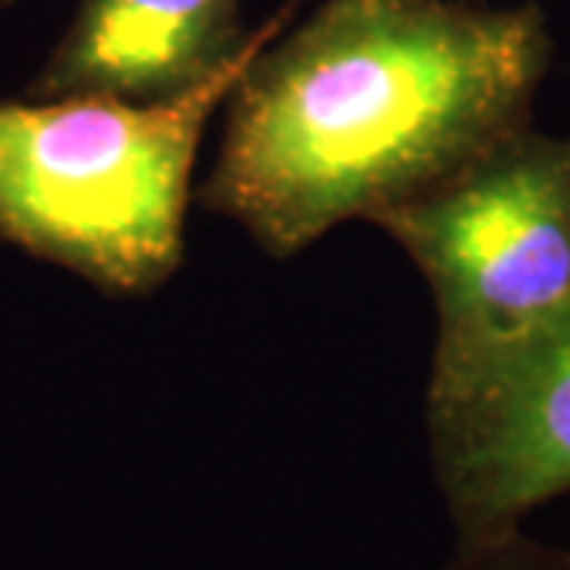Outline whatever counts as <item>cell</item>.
<instances>
[{"label":"cell","instance_id":"cell-2","mask_svg":"<svg viewBox=\"0 0 570 570\" xmlns=\"http://www.w3.org/2000/svg\"><path fill=\"white\" fill-rule=\"evenodd\" d=\"M181 96L0 102V238L111 295L153 292L178 269L197 149L216 108L273 39Z\"/></svg>","mask_w":570,"mask_h":570},{"label":"cell","instance_id":"cell-4","mask_svg":"<svg viewBox=\"0 0 570 570\" xmlns=\"http://www.w3.org/2000/svg\"><path fill=\"white\" fill-rule=\"evenodd\" d=\"M428 448L456 539L520 530L570 491V314L508 365L428 400Z\"/></svg>","mask_w":570,"mask_h":570},{"label":"cell","instance_id":"cell-5","mask_svg":"<svg viewBox=\"0 0 570 570\" xmlns=\"http://www.w3.org/2000/svg\"><path fill=\"white\" fill-rule=\"evenodd\" d=\"M250 39L238 0H80L29 96L159 102L219 73Z\"/></svg>","mask_w":570,"mask_h":570},{"label":"cell","instance_id":"cell-1","mask_svg":"<svg viewBox=\"0 0 570 570\" xmlns=\"http://www.w3.org/2000/svg\"><path fill=\"white\" fill-rule=\"evenodd\" d=\"M549 55L535 7L324 0L250 58L200 200L295 257L523 127Z\"/></svg>","mask_w":570,"mask_h":570},{"label":"cell","instance_id":"cell-6","mask_svg":"<svg viewBox=\"0 0 570 570\" xmlns=\"http://www.w3.org/2000/svg\"><path fill=\"white\" fill-rule=\"evenodd\" d=\"M441 570H570V549H551L508 530L460 542Z\"/></svg>","mask_w":570,"mask_h":570},{"label":"cell","instance_id":"cell-3","mask_svg":"<svg viewBox=\"0 0 570 570\" xmlns=\"http://www.w3.org/2000/svg\"><path fill=\"white\" fill-rule=\"evenodd\" d=\"M374 225L434 295L428 400L456 396L570 314V134L523 124Z\"/></svg>","mask_w":570,"mask_h":570}]
</instances>
